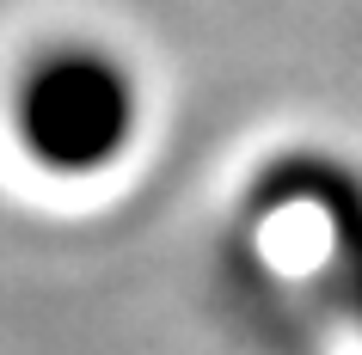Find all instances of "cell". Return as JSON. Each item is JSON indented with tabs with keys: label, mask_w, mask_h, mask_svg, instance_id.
<instances>
[{
	"label": "cell",
	"mask_w": 362,
	"mask_h": 355,
	"mask_svg": "<svg viewBox=\"0 0 362 355\" xmlns=\"http://www.w3.org/2000/svg\"><path fill=\"white\" fill-rule=\"evenodd\" d=\"M135 123V86L98 49H56L19 86V129L43 166L93 172L117 160Z\"/></svg>",
	"instance_id": "6da1fadb"
}]
</instances>
